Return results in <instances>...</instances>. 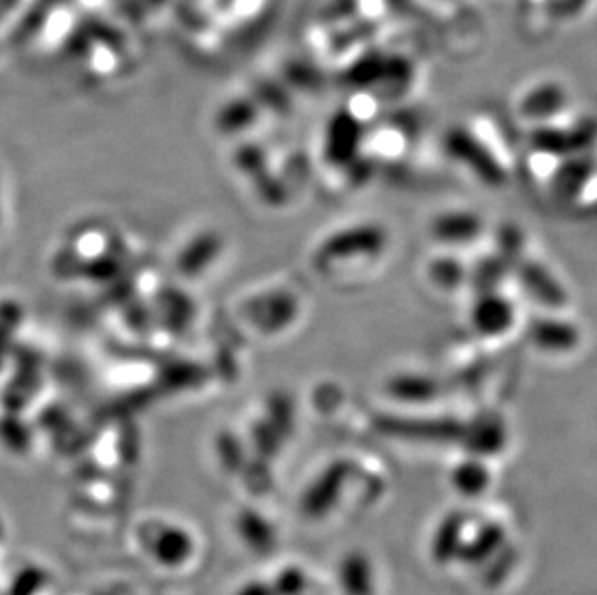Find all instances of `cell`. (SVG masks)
I'll use <instances>...</instances> for the list:
<instances>
[{
    "mask_svg": "<svg viewBox=\"0 0 597 595\" xmlns=\"http://www.w3.org/2000/svg\"><path fill=\"white\" fill-rule=\"evenodd\" d=\"M449 151L452 157H457L458 161L466 162L470 169L476 170L483 182L493 185L503 184V169L493 161V157H489L465 134H457L455 138L449 139Z\"/></svg>",
    "mask_w": 597,
    "mask_h": 595,
    "instance_id": "obj_5",
    "label": "cell"
},
{
    "mask_svg": "<svg viewBox=\"0 0 597 595\" xmlns=\"http://www.w3.org/2000/svg\"><path fill=\"white\" fill-rule=\"evenodd\" d=\"M591 172H594V162L589 159H573L566 162L553 178V184H551L553 193L561 201L574 200L582 192V188L588 184Z\"/></svg>",
    "mask_w": 597,
    "mask_h": 595,
    "instance_id": "obj_8",
    "label": "cell"
},
{
    "mask_svg": "<svg viewBox=\"0 0 597 595\" xmlns=\"http://www.w3.org/2000/svg\"><path fill=\"white\" fill-rule=\"evenodd\" d=\"M514 308L511 301L499 294H486L473 304L472 323L476 331L486 337H497L511 329Z\"/></svg>",
    "mask_w": 597,
    "mask_h": 595,
    "instance_id": "obj_3",
    "label": "cell"
},
{
    "mask_svg": "<svg viewBox=\"0 0 597 595\" xmlns=\"http://www.w3.org/2000/svg\"><path fill=\"white\" fill-rule=\"evenodd\" d=\"M530 339L535 347L545 352H571L580 342V332L576 325L563 321V319H540L530 327Z\"/></svg>",
    "mask_w": 597,
    "mask_h": 595,
    "instance_id": "obj_4",
    "label": "cell"
},
{
    "mask_svg": "<svg viewBox=\"0 0 597 595\" xmlns=\"http://www.w3.org/2000/svg\"><path fill=\"white\" fill-rule=\"evenodd\" d=\"M481 219L470 211H450L443 213L431 224V234L443 244H468L478 238L481 232Z\"/></svg>",
    "mask_w": 597,
    "mask_h": 595,
    "instance_id": "obj_6",
    "label": "cell"
},
{
    "mask_svg": "<svg viewBox=\"0 0 597 595\" xmlns=\"http://www.w3.org/2000/svg\"><path fill=\"white\" fill-rule=\"evenodd\" d=\"M388 393L396 401L426 402L437 396V385L424 375H398L388 383Z\"/></svg>",
    "mask_w": 597,
    "mask_h": 595,
    "instance_id": "obj_9",
    "label": "cell"
},
{
    "mask_svg": "<svg viewBox=\"0 0 597 595\" xmlns=\"http://www.w3.org/2000/svg\"><path fill=\"white\" fill-rule=\"evenodd\" d=\"M522 285L526 286L527 293L534 296L535 300L542 301L550 308L565 306L566 296L563 286L558 285L550 270L540 263H524L520 269Z\"/></svg>",
    "mask_w": 597,
    "mask_h": 595,
    "instance_id": "obj_7",
    "label": "cell"
},
{
    "mask_svg": "<svg viewBox=\"0 0 597 595\" xmlns=\"http://www.w3.org/2000/svg\"><path fill=\"white\" fill-rule=\"evenodd\" d=\"M387 232L380 224H356L334 232L319 246L316 254L318 269H327L333 263L350 259H367L383 254L387 247Z\"/></svg>",
    "mask_w": 597,
    "mask_h": 595,
    "instance_id": "obj_1",
    "label": "cell"
},
{
    "mask_svg": "<svg viewBox=\"0 0 597 595\" xmlns=\"http://www.w3.org/2000/svg\"><path fill=\"white\" fill-rule=\"evenodd\" d=\"M381 427L396 435H412V439L449 440L462 433V427L455 419L443 417H381Z\"/></svg>",
    "mask_w": 597,
    "mask_h": 595,
    "instance_id": "obj_2",
    "label": "cell"
},
{
    "mask_svg": "<svg viewBox=\"0 0 597 595\" xmlns=\"http://www.w3.org/2000/svg\"><path fill=\"white\" fill-rule=\"evenodd\" d=\"M431 277H434L437 285L445 286V288H452V286L462 285V265H458L452 259H441V262H435L431 267Z\"/></svg>",
    "mask_w": 597,
    "mask_h": 595,
    "instance_id": "obj_10",
    "label": "cell"
}]
</instances>
